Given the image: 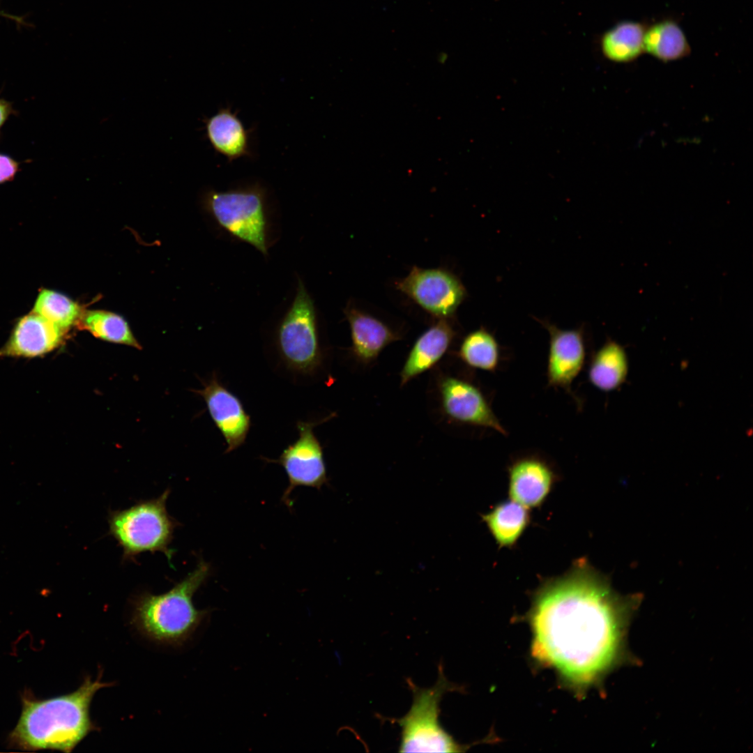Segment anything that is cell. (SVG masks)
I'll list each match as a JSON object with an SVG mask.
<instances>
[{
  "label": "cell",
  "mask_w": 753,
  "mask_h": 753,
  "mask_svg": "<svg viewBox=\"0 0 753 753\" xmlns=\"http://www.w3.org/2000/svg\"><path fill=\"white\" fill-rule=\"evenodd\" d=\"M628 361L624 349L613 341L607 342L593 356L588 377L591 383L603 391H611L625 380Z\"/></svg>",
  "instance_id": "19"
},
{
  "label": "cell",
  "mask_w": 753,
  "mask_h": 753,
  "mask_svg": "<svg viewBox=\"0 0 753 753\" xmlns=\"http://www.w3.org/2000/svg\"><path fill=\"white\" fill-rule=\"evenodd\" d=\"M413 701L403 717L389 719L401 729L400 752H462L465 747L459 744L442 726L439 716L443 696L459 690L446 678L441 663L438 667L435 684L420 687L411 678L406 680Z\"/></svg>",
  "instance_id": "4"
},
{
  "label": "cell",
  "mask_w": 753,
  "mask_h": 753,
  "mask_svg": "<svg viewBox=\"0 0 753 753\" xmlns=\"http://www.w3.org/2000/svg\"><path fill=\"white\" fill-rule=\"evenodd\" d=\"M643 45L644 52L662 61L682 59L691 52L683 29L671 20L656 22L646 29Z\"/></svg>",
  "instance_id": "20"
},
{
  "label": "cell",
  "mask_w": 753,
  "mask_h": 753,
  "mask_svg": "<svg viewBox=\"0 0 753 753\" xmlns=\"http://www.w3.org/2000/svg\"><path fill=\"white\" fill-rule=\"evenodd\" d=\"M351 337V352L363 363L374 360L386 346L401 338L377 318L349 303L344 310Z\"/></svg>",
  "instance_id": "15"
},
{
  "label": "cell",
  "mask_w": 753,
  "mask_h": 753,
  "mask_svg": "<svg viewBox=\"0 0 753 753\" xmlns=\"http://www.w3.org/2000/svg\"><path fill=\"white\" fill-rule=\"evenodd\" d=\"M169 492L165 490L157 498L109 514V533L122 548L123 559L144 552H161L171 563L174 552L169 545L178 522L166 508Z\"/></svg>",
  "instance_id": "6"
},
{
  "label": "cell",
  "mask_w": 753,
  "mask_h": 753,
  "mask_svg": "<svg viewBox=\"0 0 753 753\" xmlns=\"http://www.w3.org/2000/svg\"><path fill=\"white\" fill-rule=\"evenodd\" d=\"M63 330L32 312L18 320L0 356L36 357L54 350L61 342Z\"/></svg>",
  "instance_id": "14"
},
{
  "label": "cell",
  "mask_w": 753,
  "mask_h": 753,
  "mask_svg": "<svg viewBox=\"0 0 753 753\" xmlns=\"http://www.w3.org/2000/svg\"><path fill=\"white\" fill-rule=\"evenodd\" d=\"M644 24L625 21L618 23L605 32L600 46L604 56L616 62H630L644 52L643 39L646 30Z\"/></svg>",
  "instance_id": "21"
},
{
  "label": "cell",
  "mask_w": 753,
  "mask_h": 753,
  "mask_svg": "<svg viewBox=\"0 0 753 753\" xmlns=\"http://www.w3.org/2000/svg\"><path fill=\"white\" fill-rule=\"evenodd\" d=\"M317 423L298 421V438L288 446L277 459H266L281 465L287 476L289 485L282 496L283 501L291 506L290 495L298 487L320 489L328 481L323 448L314 433Z\"/></svg>",
  "instance_id": "9"
},
{
  "label": "cell",
  "mask_w": 753,
  "mask_h": 753,
  "mask_svg": "<svg viewBox=\"0 0 753 753\" xmlns=\"http://www.w3.org/2000/svg\"><path fill=\"white\" fill-rule=\"evenodd\" d=\"M197 392L204 399L208 413L225 440V452L241 446L250 431L251 420L239 398L223 386L215 375Z\"/></svg>",
  "instance_id": "13"
},
{
  "label": "cell",
  "mask_w": 753,
  "mask_h": 753,
  "mask_svg": "<svg viewBox=\"0 0 753 753\" xmlns=\"http://www.w3.org/2000/svg\"><path fill=\"white\" fill-rule=\"evenodd\" d=\"M439 390L442 409L452 420L508 435L490 402L476 385L465 379L446 376L439 381Z\"/></svg>",
  "instance_id": "10"
},
{
  "label": "cell",
  "mask_w": 753,
  "mask_h": 753,
  "mask_svg": "<svg viewBox=\"0 0 753 753\" xmlns=\"http://www.w3.org/2000/svg\"><path fill=\"white\" fill-rule=\"evenodd\" d=\"M457 354L469 367L491 372L497 370L502 360L498 341L493 334L482 327L464 337Z\"/></svg>",
  "instance_id": "22"
},
{
  "label": "cell",
  "mask_w": 753,
  "mask_h": 753,
  "mask_svg": "<svg viewBox=\"0 0 753 753\" xmlns=\"http://www.w3.org/2000/svg\"><path fill=\"white\" fill-rule=\"evenodd\" d=\"M455 332L448 319L439 320L414 342L400 372L401 385L433 367L450 347Z\"/></svg>",
  "instance_id": "17"
},
{
  "label": "cell",
  "mask_w": 753,
  "mask_h": 753,
  "mask_svg": "<svg viewBox=\"0 0 753 753\" xmlns=\"http://www.w3.org/2000/svg\"><path fill=\"white\" fill-rule=\"evenodd\" d=\"M20 170L18 161L7 154L0 153V184L13 181Z\"/></svg>",
  "instance_id": "25"
},
{
  "label": "cell",
  "mask_w": 753,
  "mask_h": 753,
  "mask_svg": "<svg viewBox=\"0 0 753 753\" xmlns=\"http://www.w3.org/2000/svg\"><path fill=\"white\" fill-rule=\"evenodd\" d=\"M112 683L86 676L75 691L45 699L28 694L22 698L18 722L8 735L10 747L23 750H54L71 752L99 728L90 716L96 693Z\"/></svg>",
  "instance_id": "2"
},
{
  "label": "cell",
  "mask_w": 753,
  "mask_h": 753,
  "mask_svg": "<svg viewBox=\"0 0 753 753\" xmlns=\"http://www.w3.org/2000/svg\"><path fill=\"white\" fill-rule=\"evenodd\" d=\"M396 288L438 319H450L466 296L461 280L445 268L413 266Z\"/></svg>",
  "instance_id": "8"
},
{
  "label": "cell",
  "mask_w": 753,
  "mask_h": 753,
  "mask_svg": "<svg viewBox=\"0 0 753 753\" xmlns=\"http://www.w3.org/2000/svg\"><path fill=\"white\" fill-rule=\"evenodd\" d=\"M625 602L585 558L561 575L542 581L527 614L531 655L581 693L618 657Z\"/></svg>",
  "instance_id": "1"
},
{
  "label": "cell",
  "mask_w": 753,
  "mask_h": 753,
  "mask_svg": "<svg viewBox=\"0 0 753 753\" xmlns=\"http://www.w3.org/2000/svg\"><path fill=\"white\" fill-rule=\"evenodd\" d=\"M508 476L510 499L528 509L540 507L558 480L552 463L537 453L513 458L508 466Z\"/></svg>",
  "instance_id": "12"
},
{
  "label": "cell",
  "mask_w": 753,
  "mask_h": 753,
  "mask_svg": "<svg viewBox=\"0 0 753 753\" xmlns=\"http://www.w3.org/2000/svg\"><path fill=\"white\" fill-rule=\"evenodd\" d=\"M33 312L47 319L63 330L68 328L80 317L78 304L59 292L43 289L34 304Z\"/></svg>",
  "instance_id": "24"
},
{
  "label": "cell",
  "mask_w": 753,
  "mask_h": 753,
  "mask_svg": "<svg viewBox=\"0 0 753 753\" xmlns=\"http://www.w3.org/2000/svg\"><path fill=\"white\" fill-rule=\"evenodd\" d=\"M79 323L85 330L97 338L140 349L127 321L115 313L93 310L81 314Z\"/></svg>",
  "instance_id": "23"
},
{
  "label": "cell",
  "mask_w": 753,
  "mask_h": 753,
  "mask_svg": "<svg viewBox=\"0 0 753 753\" xmlns=\"http://www.w3.org/2000/svg\"><path fill=\"white\" fill-rule=\"evenodd\" d=\"M210 570L209 564L200 558L195 568L168 591L140 593L132 602V623L158 643L172 645L186 641L207 614L206 610L195 607L192 598Z\"/></svg>",
  "instance_id": "3"
},
{
  "label": "cell",
  "mask_w": 753,
  "mask_h": 753,
  "mask_svg": "<svg viewBox=\"0 0 753 753\" xmlns=\"http://www.w3.org/2000/svg\"><path fill=\"white\" fill-rule=\"evenodd\" d=\"M203 121L206 138L212 148L229 162L252 156L250 130L246 129L230 107L220 108Z\"/></svg>",
  "instance_id": "16"
},
{
  "label": "cell",
  "mask_w": 753,
  "mask_h": 753,
  "mask_svg": "<svg viewBox=\"0 0 753 753\" xmlns=\"http://www.w3.org/2000/svg\"><path fill=\"white\" fill-rule=\"evenodd\" d=\"M15 110L13 107L12 102L8 101L6 99L0 98V129L5 124L8 118L13 114H15Z\"/></svg>",
  "instance_id": "26"
},
{
  "label": "cell",
  "mask_w": 753,
  "mask_h": 753,
  "mask_svg": "<svg viewBox=\"0 0 753 753\" xmlns=\"http://www.w3.org/2000/svg\"><path fill=\"white\" fill-rule=\"evenodd\" d=\"M0 16H3L4 17L13 20L17 22V23L24 24L23 20L21 17H17V16H15V15H12L8 14V13H6L3 11L0 10Z\"/></svg>",
  "instance_id": "27"
},
{
  "label": "cell",
  "mask_w": 753,
  "mask_h": 753,
  "mask_svg": "<svg viewBox=\"0 0 753 753\" xmlns=\"http://www.w3.org/2000/svg\"><path fill=\"white\" fill-rule=\"evenodd\" d=\"M549 335L547 363V386L562 389L581 404L572 386L584 367L586 347L581 328L564 330L547 321H540Z\"/></svg>",
  "instance_id": "11"
},
{
  "label": "cell",
  "mask_w": 753,
  "mask_h": 753,
  "mask_svg": "<svg viewBox=\"0 0 753 753\" xmlns=\"http://www.w3.org/2000/svg\"><path fill=\"white\" fill-rule=\"evenodd\" d=\"M266 188L255 183L226 190H206L203 205L218 226L234 239L268 250V205Z\"/></svg>",
  "instance_id": "5"
},
{
  "label": "cell",
  "mask_w": 753,
  "mask_h": 753,
  "mask_svg": "<svg viewBox=\"0 0 753 753\" xmlns=\"http://www.w3.org/2000/svg\"><path fill=\"white\" fill-rule=\"evenodd\" d=\"M275 345L281 362L291 372L310 376L322 364L316 307L300 279L292 303L277 326Z\"/></svg>",
  "instance_id": "7"
},
{
  "label": "cell",
  "mask_w": 753,
  "mask_h": 753,
  "mask_svg": "<svg viewBox=\"0 0 753 753\" xmlns=\"http://www.w3.org/2000/svg\"><path fill=\"white\" fill-rule=\"evenodd\" d=\"M528 510L512 499H507L482 515L499 547L511 548L517 544L530 524Z\"/></svg>",
  "instance_id": "18"
}]
</instances>
